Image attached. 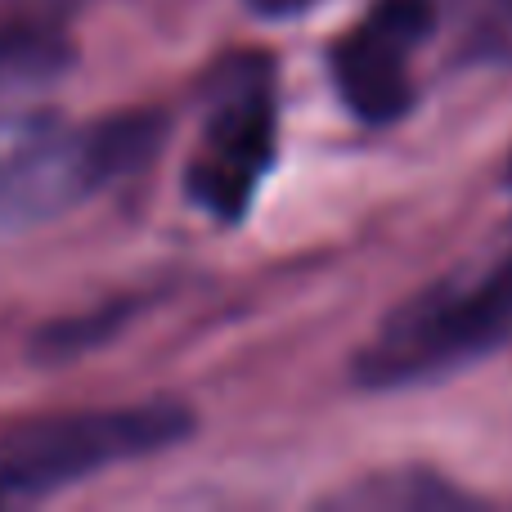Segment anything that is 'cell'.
Segmentation results:
<instances>
[{
  "label": "cell",
  "instance_id": "6da1fadb",
  "mask_svg": "<svg viewBox=\"0 0 512 512\" xmlns=\"http://www.w3.org/2000/svg\"><path fill=\"white\" fill-rule=\"evenodd\" d=\"M512 346V230L459 270L409 292L351 355L360 391H418L450 382Z\"/></svg>",
  "mask_w": 512,
  "mask_h": 512
},
{
  "label": "cell",
  "instance_id": "7a4b0ae2",
  "mask_svg": "<svg viewBox=\"0 0 512 512\" xmlns=\"http://www.w3.org/2000/svg\"><path fill=\"white\" fill-rule=\"evenodd\" d=\"M167 140L171 117L158 108H126L77 126L32 113L5 122L0 126V239L50 225L122 180H135L153 167Z\"/></svg>",
  "mask_w": 512,
  "mask_h": 512
},
{
  "label": "cell",
  "instance_id": "3957f363",
  "mask_svg": "<svg viewBox=\"0 0 512 512\" xmlns=\"http://www.w3.org/2000/svg\"><path fill=\"white\" fill-rule=\"evenodd\" d=\"M198 418L180 400L68 409L0 427V508H27L95 481L99 472L180 450Z\"/></svg>",
  "mask_w": 512,
  "mask_h": 512
},
{
  "label": "cell",
  "instance_id": "277c9868",
  "mask_svg": "<svg viewBox=\"0 0 512 512\" xmlns=\"http://www.w3.org/2000/svg\"><path fill=\"white\" fill-rule=\"evenodd\" d=\"M279 162V81L265 54H230L203 86V126L180 189L216 225H243Z\"/></svg>",
  "mask_w": 512,
  "mask_h": 512
},
{
  "label": "cell",
  "instance_id": "5b68a950",
  "mask_svg": "<svg viewBox=\"0 0 512 512\" xmlns=\"http://www.w3.org/2000/svg\"><path fill=\"white\" fill-rule=\"evenodd\" d=\"M441 32V0H373L333 45L328 81L355 122L396 126L414 113V63Z\"/></svg>",
  "mask_w": 512,
  "mask_h": 512
},
{
  "label": "cell",
  "instance_id": "8992f818",
  "mask_svg": "<svg viewBox=\"0 0 512 512\" xmlns=\"http://www.w3.org/2000/svg\"><path fill=\"white\" fill-rule=\"evenodd\" d=\"M77 68V45L59 9H27L0 18V126L23 117Z\"/></svg>",
  "mask_w": 512,
  "mask_h": 512
},
{
  "label": "cell",
  "instance_id": "52a82bcc",
  "mask_svg": "<svg viewBox=\"0 0 512 512\" xmlns=\"http://www.w3.org/2000/svg\"><path fill=\"white\" fill-rule=\"evenodd\" d=\"M324 508L346 512H459L481 508V495L454 486L432 468H387L324 495Z\"/></svg>",
  "mask_w": 512,
  "mask_h": 512
},
{
  "label": "cell",
  "instance_id": "ba28073f",
  "mask_svg": "<svg viewBox=\"0 0 512 512\" xmlns=\"http://www.w3.org/2000/svg\"><path fill=\"white\" fill-rule=\"evenodd\" d=\"M149 306H153V297H117V301H104V306H95V310H81V315L50 319V324H41L32 333L27 355H32L36 364L81 360V355L108 346L113 337H122Z\"/></svg>",
  "mask_w": 512,
  "mask_h": 512
},
{
  "label": "cell",
  "instance_id": "9c48e42d",
  "mask_svg": "<svg viewBox=\"0 0 512 512\" xmlns=\"http://www.w3.org/2000/svg\"><path fill=\"white\" fill-rule=\"evenodd\" d=\"M459 59L472 68H512V0H486L463 36Z\"/></svg>",
  "mask_w": 512,
  "mask_h": 512
},
{
  "label": "cell",
  "instance_id": "30bf717a",
  "mask_svg": "<svg viewBox=\"0 0 512 512\" xmlns=\"http://www.w3.org/2000/svg\"><path fill=\"white\" fill-rule=\"evenodd\" d=\"M256 18H297L306 9H315L319 0H243Z\"/></svg>",
  "mask_w": 512,
  "mask_h": 512
},
{
  "label": "cell",
  "instance_id": "8fae6325",
  "mask_svg": "<svg viewBox=\"0 0 512 512\" xmlns=\"http://www.w3.org/2000/svg\"><path fill=\"white\" fill-rule=\"evenodd\" d=\"M72 0H45V9H68Z\"/></svg>",
  "mask_w": 512,
  "mask_h": 512
},
{
  "label": "cell",
  "instance_id": "7c38bea8",
  "mask_svg": "<svg viewBox=\"0 0 512 512\" xmlns=\"http://www.w3.org/2000/svg\"><path fill=\"white\" fill-rule=\"evenodd\" d=\"M504 185L512 189V158H508V167H504Z\"/></svg>",
  "mask_w": 512,
  "mask_h": 512
}]
</instances>
